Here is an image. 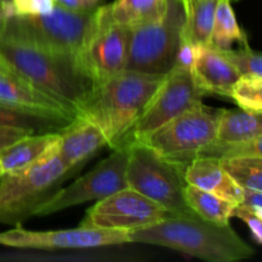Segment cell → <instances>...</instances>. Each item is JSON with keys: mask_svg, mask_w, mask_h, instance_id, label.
Returning a JSON list of instances; mask_svg holds the SVG:
<instances>
[{"mask_svg": "<svg viewBox=\"0 0 262 262\" xmlns=\"http://www.w3.org/2000/svg\"><path fill=\"white\" fill-rule=\"evenodd\" d=\"M0 60L45 94L78 110L91 95L95 81L78 55L49 50L0 32Z\"/></svg>", "mask_w": 262, "mask_h": 262, "instance_id": "cell-1", "label": "cell"}, {"mask_svg": "<svg viewBox=\"0 0 262 262\" xmlns=\"http://www.w3.org/2000/svg\"><path fill=\"white\" fill-rule=\"evenodd\" d=\"M164 78L165 76L125 69L95 83L91 95L78 110L77 117L97 125L106 137L107 146L119 147L150 104Z\"/></svg>", "mask_w": 262, "mask_h": 262, "instance_id": "cell-2", "label": "cell"}, {"mask_svg": "<svg viewBox=\"0 0 262 262\" xmlns=\"http://www.w3.org/2000/svg\"><path fill=\"white\" fill-rule=\"evenodd\" d=\"M128 235L130 243L161 246L209 262H235L252 257L255 253L229 224L207 222L194 212L171 215Z\"/></svg>", "mask_w": 262, "mask_h": 262, "instance_id": "cell-3", "label": "cell"}, {"mask_svg": "<svg viewBox=\"0 0 262 262\" xmlns=\"http://www.w3.org/2000/svg\"><path fill=\"white\" fill-rule=\"evenodd\" d=\"M76 173L59 159L54 148L28 168L3 174L0 223L15 227L35 216L37 210L61 188V184Z\"/></svg>", "mask_w": 262, "mask_h": 262, "instance_id": "cell-4", "label": "cell"}, {"mask_svg": "<svg viewBox=\"0 0 262 262\" xmlns=\"http://www.w3.org/2000/svg\"><path fill=\"white\" fill-rule=\"evenodd\" d=\"M99 28V7L76 12L55 4L46 14L9 15L2 32L40 48L79 55Z\"/></svg>", "mask_w": 262, "mask_h": 262, "instance_id": "cell-5", "label": "cell"}, {"mask_svg": "<svg viewBox=\"0 0 262 262\" xmlns=\"http://www.w3.org/2000/svg\"><path fill=\"white\" fill-rule=\"evenodd\" d=\"M186 164L166 160L140 142L128 145V187L148 197L171 215L193 214L186 201Z\"/></svg>", "mask_w": 262, "mask_h": 262, "instance_id": "cell-6", "label": "cell"}, {"mask_svg": "<svg viewBox=\"0 0 262 262\" xmlns=\"http://www.w3.org/2000/svg\"><path fill=\"white\" fill-rule=\"evenodd\" d=\"M186 10L181 0H168L159 19L130 28L128 71L152 76H166L176 63L182 40Z\"/></svg>", "mask_w": 262, "mask_h": 262, "instance_id": "cell-7", "label": "cell"}, {"mask_svg": "<svg viewBox=\"0 0 262 262\" xmlns=\"http://www.w3.org/2000/svg\"><path fill=\"white\" fill-rule=\"evenodd\" d=\"M220 112L201 102L137 142L166 160L188 165L216 140Z\"/></svg>", "mask_w": 262, "mask_h": 262, "instance_id": "cell-8", "label": "cell"}, {"mask_svg": "<svg viewBox=\"0 0 262 262\" xmlns=\"http://www.w3.org/2000/svg\"><path fill=\"white\" fill-rule=\"evenodd\" d=\"M128 146L113 148V152L92 170L79 177L66 188L56 191L36 215H49L90 201H99L120 189L128 188L125 170Z\"/></svg>", "mask_w": 262, "mask_h": 262, "instance_id": "cell-9", "label": "cell"}, {"mask_svg": "<svg viewBox=\"0 0 262 262\" xmlns=\"http://www.w3.org/2000/svg\"><path fill=\"white\" fill-rule=\"evenodd\" d=\"M204 96L205 94L194 82L192 72L173 68L166 74L150 104L130 128L120 146H128L142 140L182 113L201 104Z\"/></svg>", "mask_w": 262, "mask_h": 262, "instance_id": "cell-10", "label": "cell"}, {"mask_svg": "<svg viewBox=\"0 0 262 262\" xmlns=\"http://www.w3.org/2000/svg\"><path fill=\"white\" fill-rule=\"evenodd\" d=\"M171 216L163 206L132 188H124L99 200L87 210L82 227L129 233L158 224Z\"/></svg>", "mask_w": 262, "mask_h": 262, "instance_id": "cell-11", "label": "cell"}, {"mask_svg": "<svg viewBox=\"0 0 262 262\" xmlns=\"http://www.w3.org/2000/svg\"><path fill=\"white\" fill-rule=\"evenodd\" d=\"M130 243L129 235L119 230L82 227L74 229L27 230L20 225L0 232V246L19 250H92Z\"/></svg>", "mask_w": 262, "mask_h": 262, "instance_id": "cell-12", "label": "cell"}, {"mask_svg": "<svg viewBox=\"0 0 262 262\" xmlns=\"http://www.w3.org/2000/svg\"><path fill=\"white\" fill-rule=\"evenodd\" d=\"M129 37L130 28L100 20V28L78 55L95 83L125 71Z\"/></svg>", "mask_w": 262, "mask_h": 262, "instance_id": "cell-13", "label": "cell"}, {"mask_svg": "<svg viewBox=\"0 0 262 262\" xmlns=\"http://www.w3.org/2000/svg\"><path fill=\"white\" fill-rule=\"evenodd\" d=\"M192 74L205 95L215 94L227 97H230L235 83L242 77L224 51L211 43L200 45Z\"/></svg>", "mask_w": 262, "mask_h": 262, "instance_id": "cell-14", "label": "cell"}, {"mask_svg": "<svg viewBox=\"0 0 262 262\" xmlns=\"http://www.w3.org/2000/svg\"><path fill=\"white\" fill-rule=\"evenodd\" d=\"M0 102L41 114L76 119L77 113L14 73L0 74Z\"/></svg>", "mask_w": 262, "mask_h": 262, "instance_id": "cell-15", "label": "cell"}, {"mask_svg": "<svg viewBox=\"0 0 262 262\" xmlns=\"http://www.w3.org/2000/svg\"><path fill=\"white\" fill-rule=\"evenodd\" d=\"M104 146H107V140L102 130L94 123L77 117L60 132L55 152L69 169L78 171Z\"/></svg>", "mask_w": 262, "mask_h": 262, "instance_id": "cell-16", "label": "cell"}, {"mask_svg": "<svg viewBox=\"0 0 262 262\" xmlns=\"http://www.w3.org/2000/svg\"><path fill=\"white\" fill-rule=\"evenodd\" d=\"M184 177L187 184L211 192L237 205L243 202L245 189L225 170L222 159L212 156L193 159L187 165Z\"/></svg>", "mask_w": 262, "mask_h": 262, "instance_id": "cell-17", "label": "cell"}, {"mask_svg": "<svg viewBox=\"0 0 262 262\" xmlns=\"http://www.w3.org/2000/svg\"><path fill=\"white\" fill-rule=\"evenodd\" d=\"M60 132L30 135L18 140L0 152V170L3 174L28 168L55 148Z\"/></svg>", "mask_w": 262, "mask_h": 262, "instance_id": "cell-18", "label": "cell"}, {"mask_svg": "<svg viewBox=\"0 0 262 262\" xmlns=\"http://www.w3.org/2000/svg\"><path fill=\"white\" fill-rule=\"evenodd\" d=\"M166 5L168 0H115L109 5H99V15L102 23L135 28L159 19Z\"/></svg>", "mask_w": 262, "mask_h": 262, "instance_id": "cell-19", "label": "cell"}, {"mask_svg": "<svg viewBox=\"0 0 262 262\" xmlns=\"http://www.w3.org/2000/svg\"><path fill=\"white\" fill-rule=\"evenodd\" d=\"M262 135V113L252 110L222 109L216 142L225 145L245 143Z\"/></svg>", "mask_w": 262, "mask_h": 262, "instance_id": "cell-20", "label": "cell"}, {"mask_svg": "<svg viewBox=\"0 0 262 262\" xmlns=\"http://www.w3.org/2000/svg\"><path fill=\"white\" fill-rule=\"evenodd\" d=\"M74 119L53 117L0 102V127L18 128L35 133L61 132Z\"/></svg>", "mask_w": 262, "mask_h": 262, "instance_id": "cell-21", "label": "cell"}, {"mask_svg": "<svg viewBox=\"0 0 262 262\" xmlns=\"http://www.w3.org/2000/svg\"><path fill=\"white\" fill-rule=\"evenodd\" d=\"M184 194L187 205L194 214L215 224H229V219L233 217V212L237 207V204L234 202L191 184H187Z\"/></svg>", "mask_w": 262, "mask_h": 262, "instance_id": "cell-22", "label": "cell"}, {"mask_svg": "<svg viewBox=\"0 0 262 262\" xmlns=\"http://www.w3.org/2000/svg\"><path fill=\"white\" fill-rule=\"evenodd\" d=\"M219 0H194L186 10L183 36L200 45L211 42L215 12Z\"/></svg>", "mask_w": 262, "mask_h": 262, "instance_id": "cell-23", "label": "cell"}, {"mask_svg": "<svg viewBox=\"0 0 262 262\" xmlns=\"http://www.w3.org/2000/svg\"><path fill=\"white\" fill-rule=\"evenodd\" d=\"M234 42H239L245 46L248 45L247 37L237 22L230 0H219L210 43L222 50H228L232 49Z\"/></svg>", "mask_w": 262, "mask_h": 262, "instance_id": "cell-24", "label": "cell"}, {"mask_svg": "<svg viewBox=\"0 0 262 262\" xmlns=\"http://www.w3.org/2000/svg\"><path fill=\"white\" fill-rule=\"evenodd\" d=\"M225 170L243 189L262 192V158L222 159Z\"/></svg>", "mask_w": 262, "mask_h": 262, "instance_id": "cell-25", "label": "cell"}, {"mask_svg": "<svg viewBox=\"0 0 262 262\" xmlns=\"http://www.w3.org/2000/svg\"><path fill=\"white\" fill-rule=\"evenodd\" d=\"M230 99L241 109L262 113V77L242 76L235 83Z\"/></svg>", "mask_w": 262, "mask_h": 262, "instance_id": "cell-26", "label": "cell"}, {"mask_svg": "<svg viewBox=\"0 0 262 262\" xmlns=\"http://www.w3.org/2000/svg\"><path fill=\"white\" fill-rule=\"evenodd\" d=\"M200 156H212V158L228 159V158H262V135L255 140L245 143H235V145H225V143L212 142L207 146Z\"/></svg>", "mask_w": 262, "mask_h": 262, "instance_id": "cell-27", "label": "cell"}, {"mask_svg": "<svg viewBox=\"0 0 262 262\" xmlns=\"http://www.w3.org/2000/svg\"><path fill=\"white\" fill-rule=\"evenodd\" d=\"M223 51L228 56V59L234 64L241 76L262 77V53L251 50L248 45L238 50L228 49Z\"/></svg>", "mask_w": 262, "mask_h": 262, "instance_id": "cell-28", "label": "cell"}, {"mask_svg": "<svg viewBox=\"0 0 262 262\" xmlns=\"http://www.w3.org/2000/svg\"><path fill=\"white\" fill-rule=\"evenodd\" d=\"M200 43L193 42L189 38L184 37L182 33V40L179 43L178 51H177L176 63L173 68L181 69V71L192 72L193 71L194 63H196L197 55H199Z\"/></svg>", "mask_w": 262, "mask_h": 262, "instance_id": "cell-29", "label": "cell"}, {"mask_svg": "<svg viewBox=\"0 0 262 262\" xmlns=\"http://www.w3.org/2000/svg\"><path fill=\"white\" fill-rule=\"evenodd\" d=\"M55 7V0H12L13 14L41 15L50 13Z\"/></svg>", "mask_w": 262, "mask_h": 262, "instance_id": "cell-30", "label": "cell"}, {"mask_svg": "<svg viewBox=\"0 0 262 262\" xmlns=\"http://www.w3.org/2000/svg\"><path fill=\"white\" fill-rule=\"evenodd\" d=\"M233 217H238V219L243 220L247 224V227L250 228L253 239L262 245V216L256 214L251 207L239 204L234 209Z\"/></svg>", "mask_w": 262, "mask_h": 262, "instance_id": "cell-31", "label": "cell"}, {"mask_svg": "<svg viewBox=\"0 0 262 262\" xmlns=\"http://www.w3.org/2000/svg\"><path fill=\"white\" fill-rule=\"evenodd\" d=\"M30 135H35V133L26 129H18V128L0 127V152L12 143L17 142L18 140H22Z\"/></svg>", "mask_w": 262, "mask_h": 262, "instance_id": "cell-32", "label": "cell"}, {"mask_svg": "<svg viewBox=\"0 0 262 262\" xmlns=\"http://www.w3.org/2000/svg\"><path fill=\"white\" fill-rule=\"evenodd\" d=\"M55 4L66 9L76 10V12H86V10L96 9L99 7V3L95 0H55Z\"/></svg>", "mask_w": 262, "mask_h": 262, "instance_id": "cell-33", "label": "cell"}, {"mask_svg": "<svg viewBox=\"0 0 262 262\" xmlns=\"http://www.w3.org/2000/svg\"><path fill=\"white\" fill-rule=\"evenodd\" d=\"M242 204L248 207H253V209H262V192L245 189Z\"/></svg>", "mask_w": 262, "mask_h": 262, "instance_id": "cell-34", "label": "cell"}, {"mask_svg": "<svg viewBox=\"0 0 262 262\" xmlns=\"http://www.w3.org/2000/svg\"><path fill=\"white\" fill-rule=\"evenodd\" d=\"M12 14V0H0V32H2L3 27H4L7 18Z\"/></svg>", "mask_w": 262, "mask_h": 262, "instance_id": "cell-35", "label": "cell"}, {"mask_svg": "<svg viewBox=\"0 0 262 262\" xmlns=\"http://www.w3.org/2000/svg\"><path fill=\"white\" fill-rule=\"evenodd\" d=\"M4 73H13V72L10 71V69L8 68V67L5 66L2 60H0V74H4Z\"/></svg>", "mask_w": 262, "mask_h": 262, "instance_id": "cell-36", "label": "cell"}, {"mask_svg": "<svg viewBox=\"0 0 262 262\" xmlns=\"http://www.w3.org/2000/svg\"><path fill=\"white\" fill-rule=\"evenodd\" d=\"M182 2V4H183V7H184V10H187L188 9V7L189 5L192 4V3L194 2V0H181Z\"/></svg>", "mask_w": 262, "mask_h": 262, "instance_id": "cell-37", "label": "cell"}, {"mask_svg": "<svg viewBox=\"0 0 262 262\" xmlns=\"http://www.w3.org/2000/svg\"><path fill=\"white\" fill-rule=\"evenodd\" d=\"M3 176V173H2V170H0V177H2Z\"/></svg>", "mask_w": 262, "mask_h": 262, "instance_id": "cell-38", "label": "cell"}, {"mask_svg": "<svg viewBox=\"0 0 262 262\" xmlns=\"http://www.w3.org/2000/svg\"><path fill=\"white\" fill-rule=\"evenodd\" d=\"M95 2H96V3H100V0H95Z\"/></svg>", "mask_w": 262, "mask_h": 262, "instance_id": "cell-39", "label": "cell"}, {"mask_svg": "<svg viewBox=\"0 0 262 262\" xmlns=\"http://www.w3.org/2000/svg\"><path fill=\"white\" fill-rule=\"evenodd\" d=\"M230 2H232V0H230Z\"/></svg>", "mask_w": 262, "mask_h": 262, "instance_id": "cell-40", "label": "cell"}]
</instances>
